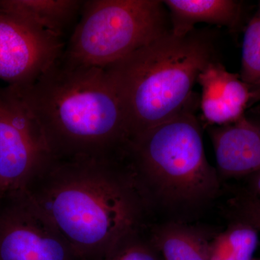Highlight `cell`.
<instances>
[{"mask_svg":"<svg viewBox=\"0 0 260 260\" xmlns=\"http://www.w3.org/2000/svg\"><path fill=\"white\" fill-rule=\"evenodd\" d=\"M23 191L78 260L143 234L151 213L123 156L54 157Z\"/></svg>","mask_w":260,"mask_h":260,"instance_id":"6da1fadb","label":"cell"},{"mask_svg":"<svg viewBox=\"0 0 260 260\" xmlns=\"http://www.w3.org/2000/svg\"><path fill=\"white\" fill-rule=\"evenodd\" d=\"M20 88L55 158L124 156L129 143L125 116L105 69L59 59Z\"/></svg>","mask_w":260,"mask_h":260,"instance_id":"7a4b0ae2","label":"cell"},{"mask_svg":"<svg viewBox=\"0 0 260 260\" xmlns=\"http://www.w3.org/2000/svg\"><path fill=\"white\" fill-rule=\"evenodd\" d=\"M194 98L181 112L148 130L126 146L131 168L150 211L185 218L218 197L220 178L207 160Z\"/></svg>","mask_w":260,"mask_h":260,"instance_id":"3957f363","label":"cell"},{"mask_svg":"<svg viewBox=\"0 0 260 260\" xmlns=\"http://www.w3.org/2000/svg\"><path fill=\"white\" fill-rule=\"evenodd\" d=\"M216 60L213 37L194 29L182 37L168 32L106 68L125 116L129 142L181 112L194 98L198 75Z\"/></svg>","mask_w":260,"mask_h":260,"instance_id":"277c9868","label":"cell"},{"mask_svg":"<svg viewBox=\"0 0 260 260\" xmlns=\"http://www.w3.org/2000/svg\"><path fill=\"white\" fill-rule=\"evenodd\" d=\"M169 31V11L160 0L84 1L60 61L106 69Z\"/></svg>","mask_w":260,"mask_h":260,"instance_id":"5b68a950","label":"cell"},{"mask_svg":"<svg viewBox=\"0 0 260 260\" xmlns=\"http://www.w3.org/2000/svg\"><path fill=\"white\" fill-rule=\"evenodd\" d=\"M54 158L21 88L0 86V189L23 190Z\"/></svg>","mask_w":260,"mask_h":260,"instance_id":"8992f818","label":"cell"},{"mask_svg":"<svg viewBox=\"0 0 260 260\" xmlns=\"http://www.w3.org/2000/svg\"><path fill=\"white\" fill-rule=\"evenodd\" d=\"M6 194L10 203L0 207V260H78L23 191Z\"/></svg>","mask_w":260,"mask_h":260,"instance_id":"52a82bcc","label":"cell"},{"mask_svg":"<svg viewBox=\"0 0 260 260\" xmlns=\"http://www.w3.org/2000/svg\"><path fill=\"white\" fill-rule=\"evenodd\" d=\"M61 38L0 10V81L27 88L61 59Z\"/></svg>","mask_w":260,"mask_h":260,"instance_id":"ba28073f","label":"cell"},{"mask_svg":"<svg viewBox=\"0 0 260 260\" xmlns=\"http://www.w3.org/2000/svg\"><path fill=\"white\" fill-rule=\"evenodd\" d=\"M202 88L200 107L210 125L232 124L244 116L252 102L250 88L240 75L230 73L220 61H212L198 75Z\"/></svg>","mask_w":260,"mask_h":260,"instance_id":"9c48e42d","label":"cell"},{"mask_svg":"<svg viewBox=\"0 0 260 260\" xmlns=\"http://www.w3.org/2000/svg\"><path fill=\"white\" fill-rule=\"evenodd\" d=\"M209 135L219 177L251 176L260 172V121L242 118L223 126H212Z\"/></svg>","mask_w":260,"mask_h":260,"instance_id":"30bf717a","label":"cell"},{"mask_svg":"<svg viewBox=\"0 0 260 260\" xmlns=\"http://www.w3.org/2000/svg\"><path fill=\"white\" fill-rule=\"evenodd\" d=\"M171 32L182 37L194 30L195 25L208 23L236 31L242 21L243 4L234 0H166Z\"/></svg>","mask_w":260,"mask_h":260,"instance_id":"8fae6325","label":"cell"},{"mask_svg":"<svg viewBox=\"0 0 260 260\" xmlns=\"http://www.w3.org/2000/svg\"><path fill=\"white\" fill-rule=\"evenodd\" d=\"M79 0H0V10L37 28L62 37L81 12Z\"/></svg>","mask_w":260,"mask_h":260,"instance_id":"7c38bea8","label":"cell"},{"mask_svg":"<svg viewBox=\"0 0 260 260\" xmlns=\"http://www.w3.org/2000/svg\"><path fill=\"white\" fill-rule=\"evenodd\" d=\"M148 240L162 260H209L210 239L184 223L168 221L155 226Z\"/></svg>","mask_w":260,"mask_h":260,"instance_id":"4fadbf2b","label":"cell"},{"mask_svg":"<svg viewBox=\"0 0 260 260\" xmlns=\"http://www.w3.org/2000/svg\"><path fill=\"white\" fill-rule=\"evenodd\" d=\"M257 244V231L233 223L210 241L209 260H252Z\"/></svg>","mask_w":260,"mask_h":260,"instance_id":"5bb4252c","label":"cell"},{"mask_svg":"<svg viewBox=\"0 0 260 260\" xmlns=\"http://www.w3.org/2000/svg\"><path fill=\"white\" fill-rule=\"evenodd\" d=\"M240 78L250 88L252 102L260 98V2L243 39Z\"/></svg>","mask_w":260,"mask_h":260,"instance_id":"9a60e30c","label":"cell"},{"mask_svg":"<svg viewBox=\"0 0 260 260\" xmlns=\"http://www.w3.org/2000/svg\"><path fill=\"white\" fill-rule=\"evenodd\" d=\"M95 260H162L143 234L130 237Z\"/></svg>","mask_w":260,"mask_h":260,"instance_id":"2e32d148","label":"cell"},{"mask_svg":"<svg viewBox=\"0 0 260 260\" xmlns=\"http://www.w3.org/2000/svg\"><path fill=\"white\" fill-rule=\"evenodd\" d=\"M233 223L245 224L260 231V199L242 191L230 200L227 210Z\"/></svg>","mask_w":260,"mask_h":260,"instance_id":"e0dca14e","label":"cell"},{"mask_svg":"<svg viewBox=\"0 0 260 260\" xmlns=\"http://www.w3.org/2000/svg\"><path fill=\"white\" fill-rule=\"evenodd\" d=\"M250 177V184H249V193L254 195L260 199V172L249 176Z\"/></svg>","mask_w":260,"mask_h":260,"instance_id":"ac0fdd59","label":"cell"},{"mask_svg":"<svg viewBox=\"0 0 260 260\" xmlns=\"http://www.w3.org/2000/svg\"><path fill=\"white\" fill-rule=\"evenodd\" d=\"M5 193L4 191L2 190L1 189H0V205H1L2 200H3V198H4Z\"/></svg>","mask_w":260,"mask_h":260,"instance_id":"d6986e66","label":"cell"},{"mask_svg":"<svg viewBox=\"0 0 260 260\" xmlns=\"http://www.w3.org/2000/svg\"><path fill=\"white\" fill-rule=\"evenodd\" d=\"M252 260H260V258H257V259H253Z\"/></svg>","mask_w":260,"mask_h":260,"instance_id":"ffe728a7","label":"cell"},{"mask_svg":"<svg viewBox=\"0 0 260 260\" xmlns=\"http://www.w3.org/2000/svg\"><path fill=\"white\" fill-rule=\"evenodd\" d=\"M259 101H260V98H259Z\"/></svg>","mask_w":260,"mask_h":260,"instance_id":"44dd1931","label":"cell"}]
</instances>
